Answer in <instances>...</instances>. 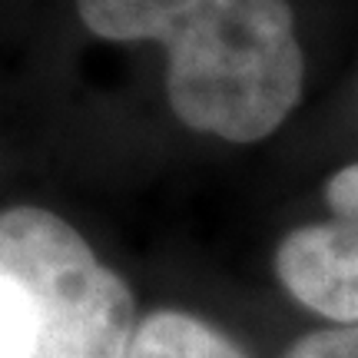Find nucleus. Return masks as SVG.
Wrapping results in <instances>:
<instances>
[{
  "instance_id": "obj_1",
  "label": "nucleus",
  "mask_w": 358,
  "mask_h": 358,
  "mask_svg": "<svg viewBox=\"0 0 358 358\" xmlns=\"http://www.w3.org/2000/svg\"><path fill=\"white\" fill-rule=\"evenodd\" d=\"M80 17L96 37L163 43L169 103L199 133L266 140L302 96L289 0H80Z\"/></svg>"
},
{
  "instance_id": "obj_2",
  "label": "nucleus",
  "mask_w": 358,
  "mask_h": 358,
  "mask_svg": "<svg viewBox=\"0 0 358 358\" xmlns=\"http://www.w3.org/2000/svg\"><path fill=\"white\" fill-rule=\"evenodd\" d=\"M0 272L27 295L30 358H127L133 295L80 232L37 206L0 213Z\"/></svg>"
},
{
  "instance_id": "obj_3",
  "label": "nucleus",
  "mask_w": 358,
  "mask_h": 358,
  "mask_svg": "<svg viewBox=\"0 0 358 358\" xmlns=\"http://www.w3.org/2000/svg\"><path fill=\"white\" fill-rule=\"evenodd\" d=\"M329 222L292 229L275 249V275L295 302L338 325H358V163L325 182Z\"/></svg>"
},
{
  "instance_id": "obj_4",
  "label": "nucleus",
  "mask_w": 358,
  "mask_h": 358,
  "mask_svg": "<svg viewBox=\"0 0 358 358\" xmlns=\"http://www.w3.org/2000/svg\"><path fill=\"white\" fill-rule=\"evenodd\" d=\"M127 358H249L226 332L186 312H153L133 335Z\"/></svg>"
},
{
  "instance_id": "obj_5",
  "label": "nucleus",
  "mask_w": 358,
  "mask_h": 358,
  "mask_svg": "<svg viewBox=\"0 0 358 358\" xmlns=\"http://www.w3.org/2000/svg\"><path fill=\"white\" fill-rule=\"evenodd\" d=\"M34 319L20 285L0 272V358H30Z\"/></svg>"
},
{
  "instance_id": "obj_6",
  "label": "nucleus",
  "mask_w": 358,
  "mask_h": 358,
  "mask_svg": "<svg viewBox=\"0 0 358 358\" xmlns=\"http://www.w3.org/2000/svg\"><path fill=\"white\" fill-rule=\"evenodd\" d=\"M285 358H358V325L306 335L285 352Z\"/></svg>"
}]
</instances>
